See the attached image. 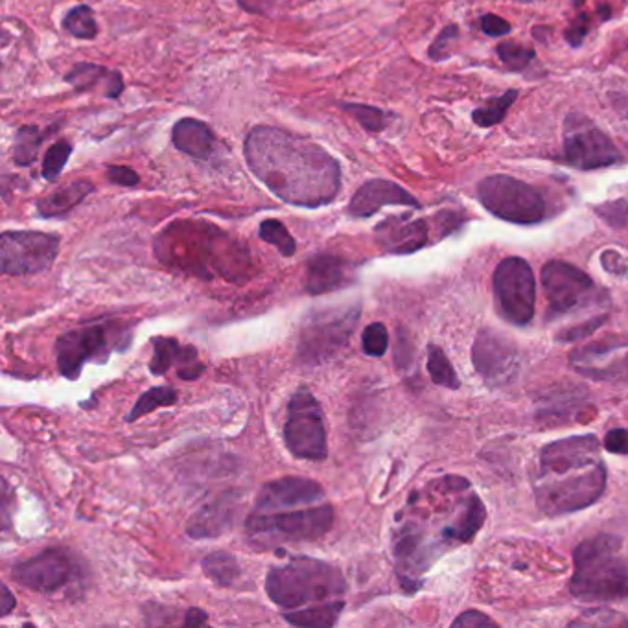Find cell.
<instances>
[{"mask_svg": "<svg viewBox=\"0 0 628 628\" xmlns=\"http://www.w3.org/2000/svg\"><path fill=\"white\" fill-rule=\"evenodd\" d=\"M503 65L511 70H524L535 59V48L518 45L514 41H503L496 48Z\"/></svg>", "mask_w": 628, "mask_h": 628, "instance_id": "37", "label": "cell"}, {"mask_svg": "<svg viewBox=\"0 0 628 628\" xmlns=\"http://www.w3.org/2000/svg\"><path fill=\"white\" fill-rule=\"evenodd\" d=\"M177 402V391L172 385H157L148 391H144L139 396V400L135 402V406L129 411L126 422H135L140 417L153 413L155 409L166 408V406H174Z\"/></svg>", "mask_w": 628, "mask_h": 628, "instance_id": "30", "label": "cell"}, {"mask_svg": "<svg viewBox=\"0 0 628 628\" xmlns=\"http://www.w3.org/2000/svg\"><path fill=\"white\" fill-rule=\"evenodd\" d=\"M516 98H518V91L511 89L498 98H492L487 104L477 107L476 111L472 113L474 124L479 128H492V126L500 124L507 115L509 107L516 102Z\"/></svg>", "mask_w": 628, "mask_h": 628, "instance_id": "33", "label": "cell"}, {"mask_svg": "<svg viewBox=\"0 0 628 628\" xmlns=\"http://www.w3.org/2000/svg\"><path fill=\"white\" fill-rule=\"evenodd\" d=\"M428 373L433 384L441 385L446 389H459V376L455 373L454 365L446 358L441 347L430 345L428 349Z\"/></svg>", "mask_w": 628, "mask_h": 628, "instance_id": "34", "label": "cell"}, {"mask_svg": "<svg viewBox=\"0 0 628 628\" xmlns=\"http://www.w3.org/2000/svg\"><path fill=\"white\" fill-rule=\"evenodd\" d=\"M354 282L356 266L341 256L319 253L312 256L306 264L304 290L314 297L347 288Z\"/></svg>", "mask_w": 628, "mask_h": 628, "instance_id": "20", "label": "cell"}, {"mask_svg": "<svg viewBox=\"0 0 628 628\" xmlns=\"http://www.w3.org/2000/svg\"><path fill=\"white\" fill-rule=\"evenodd\" d=\"M606 315H599V317H594V319H586L582 325L573 326V328H568V330H564V332H560L559 341L562 343H573V341H579V339L584 338V336H590V334H594L595 330L599 328V326L605 325Z\"/></svg>", "mask_w": 628, "mask_h": 628, "instance_id": "42", "label": "cell"}, {"mask_svg": "<svg viewBox=\"0 0 628 628\" xmlns=\"http://www.w3.org/2000/svg\"><path fill=\"white\" fill-rule=\"evenodd\" d=\"M605 448L612 454L628 455V430L617 428L608 431L605 437Z\"/></svg>", "mask_w": 628, "mask_h": 628, "instance_id": "46", "label": "cell"}, {"mask_svg": "<svg viewBox=\"0 0 628 628\" xmlns=\"http://www.w3.org/2000/svg\"><path fill=\"white\" fill-rule=\"evenodd\" d=\"M334 525L332 505H319L304 511L260 514L245 520V535L256 549H275L286 544L314 542Z\"/></svg>", "mask_w": 628, "mask_h": 628, "instance_id": "4", "label": "cell"}, {"mask_svg": "<svg viewBox=\"0 0 628 628\" xmlns=\"http://www.w3.org/2000/svg\"><path fill=\"white\" fill-rule=\"evenodd\" d=\"M76 570V560L70 553L61 547H50L35 557L17 562L12 568V579L26 590L54 594L74 579Z\"/></svg>", "mask_w": 628, "mask_h": 628, "instance_id": "14", "label": "cell"}, {"mask_svg": "<svg viewBox=\"0 0 628 628\" xmlns=\"http://www.w3.org/2000/svg\"><path fill=\"white\" fill-rule=\"evenodd\" d=\"M452 625H454V627L465 628L498 627V623H496V621H492L489 616H485V614H481V612H476V610H470V612L461 614V616L455 619Z\"/></svg>", "mask_w": 628, "mask_h": 628, "instance_id": "45", "label": "cell"}, {"mask_svg": "<svg viewBox=\"0 0 628 628\" xmlns=\"http://www.w3.org/2000/svg\"><path fill=\"white\" fill-rule=\"evenodd\" d=\"M387 205H402V207L420 209L417 198L413 194H409L406 188L400 187L395 181L371 179L354 192V196L350 198L347 212L352 218H371Z\"/></svg>", "mask_w": 628, "mask_h": 628, "instance_id": "18", "label": "cell"}, {"mask_svg": "<svg viewBox=\"0 0 628 628\" xmlns=\"http://www.w3.org/2000/svg\"><path fill=\"white\" fill-rule=\"evenodd\" d=\"M153 356L150 361V373L153 376L166 374L174 365H177V376L181 380H198L205 371V365L199 361L198 350L192 345L183 347L174 338H155Z\"/></svg>", "mask_w": 628, "mask_h": 628, "instance_id": "22", "label": "cell"}, {"mask_svg": "<svg viewBox=\"0 0 628 628\" xmlns=\"http://www.w3.org/2000/svg\"><path fill=\"white\" fill-rule=\"evenodd\" d=\"M518 2H535V0H518Z\"/></svg>", "mask_w": 628, "mask_h": 628, "instance_id": "52", "label": "cell"}, {"mask_svg": "<svg viewBox=\"0 0 628 628\" xmlns=\"http://www.w3.org/2000/svg\"><path fill=\"white\" fill-rule=\"evenodd\" d=\"M207 621H209V614H207L205 610H201V608H190L187 614H185V619H183V627H201V625H205Z\"/></svg>", "mask_w": 628, "mask_h": 628, "instance_id": "50", "label": "cell"}, {"mask_svg": "<svg viewBox=\"0 0 628 628\" xmlns=\"http://www.w3.org/2000/svg\"><path fill=\"white\" fill-rule=\"evenodd\" d=\"M481 205L500 220L535 225L546 218V201L536 188L511 175H490L477 187Z\"/></svg>", "mask_w": 628, "mask_h": 628, "instance_id": "8", "label": "cell"}, {"mask_svg": "<svg viewBox=\"0 0 628 628\" xmlns=\"http://www.w3.org/2000/svg\"><path fill=\"white\" fill-rule=\"evenodd\" d=\"M251 174L280 201L319 209L341 192V164L308 137L275 126H255L244 140Z\"/></svg>", "mask_w": 628, "mask_h": 628, "instance_id": "1", "label": "cell"}, {"mask_svg": "<svg viewBox=\"0 0 628 628\" xmlns=\"http://www.w3.org/2000/svg\"><path fill=\"white\" fill-rule=\"evenodd\" d=\"M457 37H459L457 24H448V26L442 30L441 34L437 35V39L431 43L428 56H430L433 61H442V59L448 58V56H450V50H452L455 41H457Z\"/></svg>", "mask_w": 628, "mask_h": 628, "instance_id": "40", "label": "cell"}, {"mask_svg": "<svg viewBox=\"0 0 628 628\" xmlns=\"http://www.w3.org/2000/svg\"><path fill=\"white\" fill-rule=\"evenodd\" d=\"M343 610H345V601L334 599V601H326V603H317V605L304 608V610L286 612L282 616L286 619V623H290L293 627L325 628L334 627Z\"/></svg>", "mask_w": 628, "mask_h": 628, "instance_id": "26", "label": "cell"}, {"mask_svg": "<svg viewBox=\"0 0 628 628\" xmlns=\"http://www.w3.org/2000/svg\"><path fill=\"white\" fill-rule=\"evenodd\" d=\"M70 155H72V144L69 140L54 142L43 157V168H41L43 177L50 183L58 181L59 175L65 170V164L69 163Z\"/></svg>", "mask_w": 628, "mask_h": 628, "instance_id": "36", "label": "cell"}, {"mask_svg": "<svg viewBox=\"0 0 628 628\" xmlns=\"http://www.w3.org/2000/svg\"><path fill=\"white\" fill-rule=\"evenodd\" d=\"M619 551L621 538L614 535H597L579 544L573 551L571 594L590 603L628 599V560Z\"/></svg>", "mask_w": 628, "mask_h": 628, "instance_id": "2", "label": "cell"}, {"mask_svg": "<svg viewBox=\"0 0 628 628\" xmlns=\"http://www.w3.org/2000/svg\"><path fill=\"white\" fill-rule=\"evenodd\" d=\"M61 238L39 231H4L0 236V269L4 275H35L54 264Z\"/></svg>", "mask_w": 628, "mask_h": 628, "instance_id": "11", "label": "cell"}, {"mask_svg": "<svg viewBox=\"0 0 628 628\" xmlns=\"http://www.w3.org/2000/svg\"><path fill=\"white\" fill-rule=\"evenodd\" d=\"M599 448L601 444L595 435H575L570 439L551 442L540 452L538 476L564 474L575 468L597 465L601 463Z\"/></svg>", "mask_w": 628, "mask_h": 628, "instance_id": "16", "label": "cell"}, {"mask_svg": "<svg viewBox=\"0 0 628 628\" xmlns=\"http://www.w3.org/2000/svg\"><path fill=\"white\" fill-rule=\"evenodd\" d=\"M266 592L275 605L293 610L310 603L341 599L347 594V581L343 573L328 562L297 557L269 570Z\"/></svg>", "mask_w": 628, "mask_h": 628, "instance_id": "3", "label": "cell"}, {"mask_svg": "<svg viewBox=\"0 0 628 628\" xmlns=\"http://www.w3.org/2000/svg\"><path fill=\"white\" fill-rule=\"evenodd\" d=\"M492 284L501 317L514 326L529 325L536 312V279L529 262L520 256L501 260Z\"/></svg>", "mask_w": 628, "mask_h": 628, "instance_id": "10", "label": "cell"}, {"mask_svg": "<svg viewBox=\"0 0 628 628\" xmlns=\"http://www.w3.org/2000/svg\"><path fill=\"white\" fill-rule=\"evenodd\" d=\"M472 360L477 373L490 385H507L520 371V356L511 339L485 328L477 334Z\"/></svg>", "mask_w": 628, "mask_h": 628, "instance_id": "15", "label": "cell"}, {"mask_svg": "<svg viewBox=\"0 0 628 628\" xmlns=\"http://www.w3.org/2000/svg\"><path fill=\"white\" fill-rule=\"evenodd\" d=\"M590 30V21L586 15H579L573 23L570 24V28L566 30V41L570 43L571 47H581L582 41L586 39Z\"/></svg>", "mask_w": 628, "mask_h": 628, "instance_id": "47", "label": "cell"}, {"mask_svg": "<svg viewBox=\"0 0 628 628\" xmlns=\"http://www.w3.org/2000/svg\"><path fill=\"white\" fill-rule=\"evenodd\" d=\"M236 2L244 12L253 15H268L275 6V0H236Z\"/></svg>", "mask_w": 628, "mask_h": 628, "instance_id": "48", "label": "cell"}, {"mask_svg": "<svg viewBox=\"0 0 628 628\" xmlns=\"http://www.w3.org/2000/svg\"><path fill=\"white\" fill-rule=\"evenodd\" d=\"M61 26L65 32L82 41H91L98 35V23L94 19L93 8L87 4L70 8L69 12L65 13Z\"/></svg>", "mask_w": 628, "mask_h": 628, "instance_id": "31", "label": "cell"}, {"mask_svg": "<svg viewBox=\"0 0 628 628\" xmlns=\"http://www.w3.org/2000/svg\"><path fill=\"white\" fill-rule=\"evenodd\" d=\"M485 518H487V512H485L483 501L476 498V496H472L466 503L463 516L452 527H448L444 531V538L446 540H457V542H470L476 536L477 531L481 529Z\"/></svg>", "mask_w": 628, "mask_h": 628, "instance_id": "27", "label": "cell"}, {"mask_svg": "<svg viewBox=\"0 0 628 628\" xmlns=\"http://www.w3.org/2000/svg\"><path fill=\"white\" fill-rule=\"evenodd\" d=\"M240 496L236 492H227L220 498L201 507L187 522V535L194 540L216 538L233 529L240 514Z\"/></svg>", "mask_w": 628, "mask_h": 628, "instance_id": "21", "label": "cell"}, {"mask_svg": "<svg viewBox=\"0 0 628 628\" xmlns=\"http://www.w3.org/2000/svg\"><path fill=\"white\" fill-rule=\"evenodd\" d=\"M105 177L109 183L118 185V187L133 188L140 183V175L133 168L120 166V164H109L105 168Z\"/></svg>", "mask_w": 628, "mask_h": 628, "instance_id": "41", "label": "cell"}, {"mask_svg": "<svg viewBox=\"0 0 628 628\" xmlns=\"http://www.w3.org/2000/svg\"><path fill=\"white\" fill-rule=\"evenodd\" d=\"M358 317L360 308L312 317V321H308L301 332L297 352L299 361L308 365H319L336 356L339 350L347 347L350 334L358 325Z\"/></svg>", "mask_w": 628, "mask_h": 628, "instance_id": "13", "label": "cell"}, {"mask_svg": "<svg viewBox=\"0 0 628 628\" xmlns=\"http://www.w3.org/2000/svg\"><path fill=\"white\" fill-rule=\"evenodd\" d=\"M479 26L490 37H501V35L509 34L512 30L511 23L501 19L500 15H492V13L483 15L481 21H479Z\"/></svg>", "mask_w": 628, "mask_h": 628, "instance_id": "44", "label": "cell"}, {"mask_svg": "<svg viewBox=\"0 0 628 628\" xmlns=\"http://www.w3.org/2000/svg\"><path fill=\"white\" fill-rule=\"evenodd\" d=\"M201 564H203L205 575L218 586H225V588L233 586L236 579L240 577V564L227 551H212Z\"/></svg>", "mask_w": 628, "mask_h": 628, "instance_id": "29", "label": "cell"}, {"mask_svg": "<svg viewBox=\"0 0 628 628\" xmlns=\"http://www.w3.org/2000/svg\"><path fill=\"white\" fill-rule=\"evenodd\" d=\"M131 332L115 321L87 323L65 332L56 341L58 371L67 380H78L89 361L104 363L113 350L128 349Z\"/></svg>", "mask_w": 628, "mask_h": 628, "instance_id": "5", "label": "cell"}, {"mask_svg": "<svg viewBox=\"0 0 628 628\" xmlns=\"http://www.w3.org/2000/svg\"><path fill=\"white\" fill-rule=\"evenodd\" d=\"M564 155L579 170H597L621 161V153L603 129L581 113H570L564 122Z\"/></svg>", "mask_w": 628, "mask_h": 628, "instance_id": "12", "label": "cell"}, {"mask_svg": "<svg viewBox=\"0 0 628 628\" xmlns=\"http://www.w3.org/2000/svg\"><path fill=\"white\" fill-rule=\"evenodd\" d=\"M363 352L371 358H382L389 349V332L382 323L367 326L361 334Z\"/></svg>", "mask_w": 628, "mask_h": 628, "instance_id": "38", "label": "cell"}, {"mask_svg": "<svg viewBox=\"0 0 628 628\" xmlns=\"http://www.w3.org/2000/svg\"><path fill=\"white\" fill-rule=\"evenodd\" d=\"M575 625H628V619L619 616L617 612H608V610H597V612H586L581 619L571 623Z\"/></svg>", "mask_w": 628, "mask_h": 628, "instance_id": "43", "label": "cell"}, {"mask_svg": "<svg viewBox=\"0 0 628 628\" xmlns=\"http://www.w3.org/2000/svg\"><path fill=\"white\" fill-rule=\"evenodd\" d=\"M428 238V223L408 216H391L374 229L376 244L389 255H411L428 244Z\"/></svg>", "mask_w": 628, "mask_h": 628, "instance_id": "19", "label": "cell"}, {"mask_svg": "<svg viewBox=\"0 0 628 628\" xmlns=\"http://www.w3.org/2000/svg\"><path fill=\"white\" fill-rule=\"evenodd\" d=\"M172 144L177 152L198 161H209L216 152V135L209 124L198 118H181L172 128Z\"/></svg>", "mask_w": 628, "mask_h": 628, "instance_id": "24", "label": "cell"}, {"mask_svg": "<svg viewBox=\"0 0 628 628\" xmlns=\"http://www.w3.org/2000/svg\"><path fill=\"white\" fill-rule=\"evenodd\" d=\"M282 437L290 454L297 459L321 463L328 457L325 415L310 391L301 389L291 396Z\"/></svg>", "mask_w": 628, "mask_h": 628, "instance_id": "9", "label": "cell"}, {"mask_svg": "<svg viewBox=\"0 0 628 628\" xmlns=\"http://www.w3.org/2000/svg\"><path fill=\"white\" fill-rule=\"evenodd\" d=\"M325 498V489L308 477H280L258 490L256 512L284 511L301 505H312Z\"/></svg>", "mask_w": 628, "mask_h": 628, "instance_id": "17", "label": "cell"}, {"mask_svg": "<svg viewBox=\"0 0 628 628\" xmlns=\"http://www.w3.org/2000/svg\"><path fill=\"white\" fill-rule=\"evenodd\" d=\"M65 83H69L76 93H89L96 87H102L105 98H111V100H118L126 89V83L120 72L105 69L102 65L91 63V61L76 63L65 74Z\"/></svg>", "mask_w": 628, "mask_h": 628, "instance_id": "23", "label": "cell"}, {"mask_svg": "<svg viewBox=\"0 0 628 628\" xmlns=\"http://www.w3.org/2000/svg\"><path fill=\"white\" fill-rule=\"evenodd\" d=\"M258 236L266 242V244L273 245L279 249V253L282 256H293L297 251V242L295 238L291 236L288 227L280 220H264L258 227Z\"/></svg>", "mask_w": 628, "mask_h": 628, "instance_id": "35", "label": "cell"}, {"mask_svg": "<svg viewBox=\"0 0 628 628\" xmlns=\"http://www.w3.org/2000/svg\"><path fill=\"white\" fill-rule=\"evenodd\" d=\"M17 605V601H15V597H13L12 592H10V588L6 586V584H2V599H0V616L6 617L10 612H12L13 608Z\"/></svg>", "mask_w": 628, "mask_h": 628, "instance_id": "51", "label": "cell"}, {"mask_svg": "<svg viewBox=\"0 0 628 628\" xmlns=\"http://www.w3.org/2000/svg\"><path fill=\"white\" fill-rule=\"evenodd\" d=\"M540 280L547 299L549 319H559L608 303V295L590 279V275L568 262H547L542 268Z\"/></svg>", "mask_w": 628, "mask_h": 628, "instance_id": "7", "label": "cell"}, {"mask_svg": "<svg viewBox=\"0 0 628 628\" xmlns=\"http://www.w3.org/2000/svg\"><path fill=\"white\" fill-rule=\"evenodd\" d=\"M10 498H12L10 483L6 479H2V505H0V512H2V529L4 531L10 527Z\"/></svg>", "mask_w": 628, "mask_h": 628, "instance_id": "49", "label": "cell"}, {"mask_svg": "<svg viewBox=\"0 0 628 628\" xmlns=\"http://www.w3.org/2000/svg\"><path fill=\"white\" fill-rule=\"evenodd\" d=\"M595 212H597L610 227L621 229V227L628 225V203L625 199H617V201H610V203H605V205H599V207H595Z\"/></svg>", "mask_w": 628, "mask_h": 628, "instance_id": "39", "label": "cell"}, {"mask_svg": "<svg viewBox=\"0 0 628 628\" xmlns=\"http://www.w3.org/2000/svg\"><path fill=\"white\" fill-rule=\"evenodd\" d=\"M606 489L605 463L575 468L564 474L536 477L538 509L547 516H562L594 505Z\"/></svg>", "mask_w": 628, "mask_h": 628, "instance_id": "6", "label": "cell"}, {"mask_svg": "<svg viewBox=\"0 0 628 628\" xmlns=\"http://www.w3.org/2000/svg\"><path fill=\"white\" fill-rule=\"evenodd\" d=\"M339 109L354 118L361 128L369 131V133H382L391 122L389 113L380 107H374V105L339 102Z\"/></svg>", "mask_w": 628, "mask_h": 628, "instance_id": "32", "label": "cell"}, {"mask_svg": "<svg viewBox=\"0 0 628 628\" xmlns=\"http://www.w3.org/2000/svg\"><path fill=\"white\" fill-rule=\"evenodd\" d=\"M47 135L37 126H21L13 137V163L21 168H28L37 161L41 144Z\"/></svg>", "mask_w": 628, "mask_h": 628, "instance_id": "28", "label": "cell"}, {"mask_svg": "<svg viewBox=\"0 0 628 628\" xmlns=\"http://www.w3.org/2000/svg\"><path fill=\"white\" fill-rule=\"evenodd\" d=\"M93 192L94 185L91 181L78 179L41 196L35 201V209L41 218H47V220L61 218V216H67L70 210L76 209L83 199L91 196Z\"/></svg>", "mask_w": 628, "mask_h": 628, "instance_id": "25", "label": "cell"}]
</instances>
